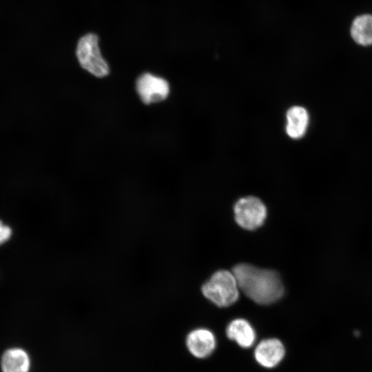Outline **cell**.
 Listing matches in <instances>:
<instances>
[{
	"label": "cell",
	"instance_id": "10",
	"mask_svg": "<svg viewBox=\"0 0 372 372\" xmlns=\"http://www.w3.org/2000/svg\"><path fill=\"white\" fill-rule=\"evenodd\" d=\"M30 362L27 353L19 348L7 350L1 358L3 372H28Z\"/></svg>",
	"mask_w": 372,
	"mask_h": 372
},
{
	"label": "cell",
	"instance_id": "12",
	"mask_svg": "<svg viewBox=\"0 0 372 372\" xmlns=\"http://www.w3.org/2000/svg\"><path fill=\"white\" fill-rule=\"evenodd\" d=\"M11 235V229L0 221V245L9 239Z\"/></svg>",
	"mask_w": 372,
	"mask_h": 372
},
{
	"label": "cell",
	"instance_id": "1",
	"mask_svg": "<svg viewBox=\"0 0 372 372\" xmlns=\"http://www.w3.org/2000/svg\"><path fill=\"white\" fill-rule=\"evenodd\" d=\"M231 271L240 290L257 304H272L284 294V286L276 271L241 263L234 266Z\"/></svg>",
	"mask_w": 372,
	"mask_h": 372
},
{
	"label": "cell",
	"instance_id": "6",
	"mask_svg": "<svg viewBox=\"0 0 372 372\" xmlns=\"http://www.w3.org/2000/svg\"><path fill=\"white\" fill-rule=\"evenodd\" d=\"M285 350L278 339L268 338L260 341L254 351V357L258 364L265 368H273L283 359Z\"/></svg>",
	"mask_w": 372,
	"mask_h": 372
},
{
	"label": "cell",
	"instance_id": "5",
	"mask_svg": "<svg viewBox=\"0 0 372 372\" xmlns=\"http://www.w3.org/2000/svg\"><path fill=\"white\" fill-rule=\"evenodd\" d=\"M136 89L142 101L146 104L162 101L169 92L168 82L150 73H144L138 78Z\"/></svg>",
	"mask_w": 372,
	"mask_h": 372
},
{
	"label": "cell",
	"instance_id": "9",
	"mask_svg": "<svg viewBox=\"0 0 372 372\" xmlns=\"http://www.w3.org/2000/svg\"><path fill=\"white\" fill-rule=\"evenodd\" d=\"M286 132L293 139L302 138L306 133L309 114L305 108L296 105L289 108L286 114Z\"/></svg>",
	"mask_w": 372,
	"mask_h": 372
},
{
	"label": "cell",
	"instance_id": "8",
	"mask_svg": "<svg viewBox=\"0 0 372 372\" xmlns=\"http://www.w3.org/2000/svg\"><path fill=\"white\" fill-rule=\"evenodd\" d=\"M227 336L240 347L249 348L256 340V333L251 324L245 319L232 320L226 329Z\"/></svg>",
	"mask_w": 372,
	"mask_h": 372
},
{
	"label": "cell",
	"instance_id": "2",
	"mask_svg": "<svg viewBox=\"0 0 372 372\" xmlns=\"http://www.w3.org/2000/svg\"><path fill=\"white\" fill-rule=\"evenodd\" d=\"M238 285L232 271H216L203 286L204 296L220 307L234 304L239 297Z\"/></svg>",
	"mask_w": 372,
	"mask_h": 372
},
{
	"label": "cell",
	"instance_id": "11",
	"mask_svg": "<svg viewBox=\"0 0 372 372\" xmlns=\"http://www.w3.org/2000/svg\"><path fill=\"white\" fill-rule=\"evenodd\" d=\"M351 34L355 41L360 44H371L372 17L363 15L358 17L352 25Z\"/></svg>",
	"mask_w": 372,
	"mask_h": 372
},
{
	"label": "cell",
	"instance_id": "3",
	"mask_svg": "<svg viewBox=\"0 0 372 372\" xmlns=\"http://www.w3.org/2000/svg\"><path fill=\"white\" fill-rule=\"evenodd\" d=\"M76 57L83 68L96 77L109 74V66L103 58L99 47V39L94 34L82 37L77 44Z\"/></svg>",
	"mask_w": 372,
	"mask_h": 372
},
{
	"label": "cell",
	"instance_id": "4",
	"mask_svg": "<svg viewBox=\"0 0 372 372\" xmlns=\"http://www.w3.org/2000/svg\"><path fill=\"white\" fill-rule=\"evenodd\" d=\"M235 220L245 229L254 230L262 225L267 215V207L262 201L256 196L240 198L235 204Z\"/></svg>",
	"mask_w": 372,
	"mask_h": 372
},
{
	"label": "cell",
	"instance_id": "7",
	"mask_svg": "<svg viewBox=\"0 0 372 372\" xmlns=\"http://www.w3.org/2000/svg\"><path fill=\"white\" fill-rule=\"evenodd\" d=\"M189 351L196 358H205L214 351L216 338L213 333L203 328L191 331L186 339Z\"/></svg>",
	"mask_w": 372,
	"mask_h": 372
}]
</instances>
